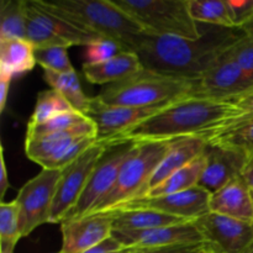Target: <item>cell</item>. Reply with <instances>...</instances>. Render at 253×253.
<instances>
[{
    "mask_svg": "<svg viewBox=\"0 0 253 253\" xmlns=\"http://www.w3.org/2000/svg\"><path fill=\"white\" fill-rule=\"evenodd\" d=\"M242 114L244 111L232 103L187 96L119 135L109 146L184 137H200L209 142Z\"/></svg>",
    "mask_w": 253,
    "mask_h": 253,
    "instance_id": "cell-1",
    "label": "cell"
},
{
    "mask_svg": "<svg viewBox=\"0 0 253 253\" xmlns=\"http://www.w3.org/2000/svg\"><path fill=\"white\" fill-rule=\"evenodd\" d=\"M197 40L148 36L137 54L142 67L153 73L197 81L235 42L244 36L239 29L210 26Z\"/></svg>",
    "mask_w": 253,
    "mask_h": 253,
    "instance_id": "cell-2",
    "label": "cell"
},
{
    "mask_svg": "<svg viewBox=\"0 0 253 253\" xmlns=\"http://www.w3.org/2000/svg\"><path fill=\"white\" fill-rule=\"evenodd\" d=\"M63 19L79 29L118 42L124 51L135 52L150 34L113 0H58L47 1Z\"/></svg>",
    "mask_w": 253,
    "mask_h": 253,
    "instance_id": "cell-3",
    "label": "cell"
},
{
    "mask_svg": "<svg viewBox=\"0 0 253 253\" xmlns=\"http://www.w3.org/2000/svg\"><path fill=\"white\" fill-rule=\"evenodd\" d=\"M195 81L153 73L143 68L135 76L106 85L96 98L108 105L146 108L194 96Z\"/></svg>",
    "mask_w": 253,
    "mask_h": 253,
    "instance_id": "cell-4",
    "label": "cell"
},
{
    "mask_svg": "<svg viewBox=\"0 0 253 253\" xmlns=\"http://www.w3.org/2000/svg\"><path fill=\"white\" fill-rule=\"evenodd\" d=\"M137 21L151 36H174L197 40L202 26L189 12L188 0H113Z\"/></svg>",
    "mask_w": 253,
    "mask_h": 253,
    "instance_id": "cell-5",
    "label": "cell"
},
{
    "mask_svg": "<svg viewBox=\"0 0 253 253\" xmlns=\"http://www.w3.org/2000/svg\"><path fill=\"white\" fill-rule=\"evenodd\" d=\"M170 142L172 141L136 142L135 150L124 163L115 185L94 212L111 211L124 203L145 197L148 192V183L167 153Z\"/></svg>",
    "mask_w": 253,
    "mask_h": 253,
    "instance_id": "cell-6",
    "label": "cell"
},
{
    "mask_svg": "<svg viewBox=\"0 0 253 253\" xmlns=\"http://www.w3.org/2000/svg\"><path fill=\"white\" fill-rule=\"evenodd\" d=\"M108 148L109 145L96 141L81 157L61 170V178L57 184L49 224H61L76 207L88 184L96 163L103 157Z\"/></svg>",
    "mask_w": 253,
    "mask_h": 253,
    "instance_id": "cell-7",
    "label": "cell"
},
{
    "mask_svg": "<svg viewBox=\"0 0 253 253\" xmlns=\"http://www.w3.org/2000/svg\"><path fill=\"white\" fill-rule=\"evenodd\" d=\"M135 147V142L109 146L103 157L96 163L78 203L64 220L76 219V217L84 216V215H89L95 211L104 198L114 188L124 163L130 157Z\"/></svg>",
    "mask_w": 253,
    "mask_h": 253,
    "instance_id": "cell-8",
    "label": "cell"
},
{
    "mask_svg": "<svg viewBox=\"0 0 253 253\" xmlns=\"http://www.w3.org/2000/svg\"><path fill=\"white\" fill-rule=\"evenodd\" d=\"M61 170L42 169L17 193L21 236L26 237L41 225L48 224Z\"/></svg>",
    "mask_w": 253,
    "mask_h": 253,
    "instance_id": "cell-9",
    "label": "cell"
},
{
    "mask_svg": "<svg viewBox=\"0 0 253 253\" xmlns=\"http://www.w3.org/2000/svg\"><path fill=\"white\" fill-rule=\"evenodd\" d=\"M195 83L194 96L232 104L253 90V81L227 51Z\"/></svg>",
    "mask_w": 253,
    "mask_h": 253,
    "instance_id": "cell-10",
    "label": "cell"
},
{
    "mask_svg": "<svg viewBox=\"0 0 253 253\" xmlns=\"http://www.w3.org/2000/svg\"><path fill=\"white\" fill-rule=\"evenodd\" d=\"M194 224L215 252L249 253L253 249V222L208 212Z\"/></svg>",
    "mask_w": 253,
    "mask_h": 253,
    "instance_id": "cell-11",
    "label": "cell"
},
{
    "mask_svg": "<svg viewBox=\"0 0 253 253\" xmlns=\"http://www.w3.org/2000/svg\"><path fill=\"white\" fill-rule=\"evenodd\" d=\"M172 103L174 101L146 108H132L108 105L95 96L91 98L86 118L90 119L95 125L96 141L109 145V142L119 135L153 116Z\"/></svg>",
    "mask_w": 253,
    "mask_h": 253,
    "instance_id": "cell-12",
    "label": "cell"
},
{
    "mask_svg": "<svg viewBox=\"0 0 253 253\" xmlns=\"http://www.w3.org/2000/svg\"><path fill=\"white\" fill-rule=\"evenodd\" d=\"M210 195L211 193L207 192L203 188L195 187L187 192L175 193V194L138 198V199L124 203L114 210H153V211L179 217V219L187 220V221H195L199 217L210 212Z\"/></svg>",
    "mask_w": 253,
    "mask_h": 253,
    "instance_id": "cell-13",
    "label": "cell"
},
{
    "mask_svg": "<svg viewBox=\"0 0 253 253\" xmlns=\"http://www.w3.org/2000/svg\"><path fill=\"white\" fill-rule=\"evenodd\" d=\"M62 249L59 253H82L111 237L114 217L111 212H93L62 221Z\"/></svg>",
    "mask_w": 253,
    "mask_h": 253,
    "instance_id": "cell-14",
    "label": "cell"
},
{
    "mask_svg": "<svg viewBox=\"0 0 253 253\" xmlns=\"http://www.w3.org/2000/svg\"><path fill=\"white\" fill-rule=\"evenodd\" d=\"M204 153L207 163L198 187L211 194L241 177L251 156L246 151L216 143H208Z\"/></svg>",
    "mask_w": 253,
    "mask_h": 253,
    "instance_id": "cell-15",
    "label": "cell"
},
{
    "mask_svg": "<svg viewBox=\"0 0 253 253\" xmlns=\"http://www.w3.org/2000/svg\"><path fill=\"white\" fill-rule=\"evenodd\" d=\"M111 236L120 242L125 249L136 247H166L174 245L199 244L205 242L194 221L142 230V231H116Z\"/></svg>",
    "mask_w": 253,
    "mask_h": 253,
    "instance_id": "cell-16",
    "label": "cell"
},
{
    "mask_svg": "<svg viewBox=\"0 0 253 253\" xmlns=\"http://www.w3.org/2000/svg\"><path fill=\"white\" fill-rule=\"evenodd\" d=\"M82 137H96V127L90 119H86L74 127L59 132L26 136L25 153L29 160L42 167L43 163L58 155L69 143Z\"/></svg>",
    "mask_w": 253,
    "mask_h": 253,
    "instance_id": "cell-17",
    "label": "cell"
},
{
    "mask_svg": "<svg viewBox=\"0 0 253 253\" xmlns=\"http://www.w3.org/2000/svg\"><path fill=\"white\" fill-rule=\"evenodd\" d=\"M210 212L253 222L252 189L244 177L235 178L210 195Z\"/></svg>",
    "mask_w": 253,
    "mask_h": 253,
    "instance_id": "cell-18",
    "label": "cell"
},
{
    "mask_svg": "<svg viewBox=\"0 0 253 253\" xmlns=\"http://www.w3.org/2000/svg\"><path fill=\"white\" fill-rule=\"evenodd\" d=\"M207 146V141L200 137H184L173 140L167 153L157 166L148 183V192L165 182L173 173L200 157L205 152Z\"/></svg>",
    "mask_w": 253,
    "mask_h": 253,
    "instance_id": "cell-19",
    "label": "cell"
},
{
    "mask_svg": "<svg viewBox=\"0 0 253 253\" xmlns=\"http://www.w3.org/2000/svg\"><path fill=\"white\" fill-rule=\"evenodd\" d=\"M142 69L138 54L128 51H123L118 56L100 63L83 64V74L86 81L99 85L118 83L135 76Z\"/></svg>",
    "mask_w": 253,
    "mask_h": 253,
    "instance_id": "cell-20",
    "label": "cell"
},
{
    "mask_svg": "<svg viewBox=\"0 0 253 253\" xmlns=\"http://www.w3.org/2000/svg\"><path fill=\"white\" fill-rule=\"evenodd\" d=\"M35 47L27 40H0V77L11 79L36 66Z\"/></svg>",
    "mask_w": 253,
    "mask_h": 253,
    "instance_id": "cell-21",
    "label": "cell"
},
{
    "mask_svg": "<svg viewBox=\"0 0 253 253\" xmlns=\"http://www.w3.org/2000/svg\"><path fill=\"white\" fill-rule=\"evenodd\" d=\"M108 212L113 214L114 230L116 231H142L187 222V220L179 217L146 209L114 210Z\"/></svg>",
    "mask_w": 253,
    "mask_h": 253,
    "instance_id": "cell-22",
    "label": "cell"
},
{
    "mask_svg": "<svg viewBox=\"0 0 253 253\" xmlns=\"http://www.w3.org/2000/svg\"><path fill=\"white\" fill-rule=\"evenodd\" d=\"M43 78L51 89L61 94L72 108L78 113L86 116L91 98H88L82 88L81 81L76 71L68 73H57V72L43 71Z\"/></svg>",
    "mask_w": 253,
    "mask_h": 253,
    "instance_id": "cell-23",
    "label": "cell"
},
{
    "mask_svg": "<svg viewBox=\"0 0 253 253\" xmlns=\"http://www.w3.org/2000/svg\"><path fill=\"white\" fill-rule=\"evenodd\" d=\"M205 163H207V158H205V153H203L197 160L190 162L185 167L180 168L179 170L169 175L165 182L151 189L145 197L152 198L161 197V195L175 194V193L187 192V190L198 187L203 172H204Z\"/></svg>",
    "mask_w": 253,
    "mask_h": 253,
    "instance_id": "cell-24",
    "label": "cell"
},
{
    "mask_svg": "<svg viewBox=\"0 0 253 253\" xmlns=\"http://www.w3.org/2000/svg\"><path fill=\"white\" fill-rule=\"evenodd\" d=\"M188 6L198 24L236 29L229 0H188Z\"/></svg>",
    "mask_w": 253,
    "mask_h": 253,
    "instance_id": "cell-25",
    "label": "cell"
},
{
    "mask_svg": "<svg viewBox=\"0 0 253 253\" xmlns=\"http://www.w3.org/2000/svg\"><path fill=\"white\" fill-rule=\"evenodd\" d=\"M208 143L237 148L251 155L253 153V113L242 114Z\"/></svg>",
    "mask_w": 253,
    "mask_h": 253,
    "instance_id": "cell-26",
    "label": "cell"
},
{
    "mask_svg": "<svg viewBox=\"0 0 253 253\" xmlns=\"http://www.w3.org/2000/svg\"><path fill=\"white\" fill-rule=\"evenodd\" d=\"M27 0L0 1V40H26Z\"/></svg>",
    "mask_w": 253,
    "mask_h": 253,
    "instance_id": "cell-27",
    "label": "cell"
},
{
    "mask_svg": "<svg viewBox=\"0 0 253 253\" xmlns=\"http://www.w3.org/2000/svg\"><path fill=\"white\" fill-rule=\"evenodd\" d=\"M22 239L20 211L16 200L0 204V252L14 251Z\"/></svg>",
    "mask_w": 253,
    "mask_h": 253,
    "instance_id": "cell-28",
    "label": "cell"
},
{
    "mask_svg": "<svg viewBox=\"0 0 253 253\" xmlns=\"http://www.w3.org/2000/svg\"><path fill=\"white\" fill-rule=\"evenodd\" d=\"M76 111L72 108L71 104L63 98L59 93L53 89L43 90L39 93L35 105L34 113L30 118L27 126H36L46 123L49 119L59 115V114Z\"/></svg>",
    "mask_w": 253,
    "mask_h": 253,
    "instance_id": "cell-29",
    "label": "cell"
},
{
    "mask_svg": "<svg viewBox=\"0 0 253 253\" xmlns=\"http://www.w3.org/2000/svg\"><path fill=\"white\" fill-rule=\"evenodd\" d=\"M26 40L35 48H47V47H72L68 41L59 37L53 31L44 26L35 16H32L27 10L26 24Z\"/></svg>",
    "mask_w": 253,
    "mask_h": 253,
    "instance_id": "cell-30",
    "label": "cell"
},
{
    "mask_svg": "<svg viewBox=\"0 0 253 253\" xmlns=\"http://www.w3.org/2000/svg\"><path fill=\"white\" fill-rule=\"evenodd\" d=\"M67 47H47V48H35L36 63L42 69L57 72V73H68L76 71L69 59Z\"/></svg>",
    "mask_w": 253,
    "mask_h": 253,
    "instance_id": "cell-31",
    "label": "cell"
},
{
    "mask_svg": "<svg viewBox=\"0 0 253 253\" xmlns=\"http://www.w3.org/2000/svg\"><path fill=\"white\" fill-rule=\"evenodd\" d=\"M96 142V137H82L78 140L73 141L69 143L67 147H64L58 155L52 157L51 160L43 163L42 169H53V170H62L66 167H68L71 163L78 157H81L89 147Z\"/></svg>",
    "mask_w": 253,
    "mask_h": 253,
    "instance_id": "cell-32",
    "label": "cell"
},
{
    "mask_svg": "<svg viewBox=\"0 0 253 253\" xmlns=\"http://www.w3.org/2000/svg\"><path fill=\"white\" fill-rule=\"evenodd\" d=\"M86 116L78 111H68V113L59 114L54 118L49 119L46 123L36 126H27L26 136H40L47 135V133L59 132V131L68 130V128L74 127L78 124L83 123L86 120Z\"/></svg>",
    "mask_w": 253,
    "mask_h": 253,
    "instance_id": "cell-33",
    "label": "cell"
},
{
    "mask_svg": "<svg viewBox=\"0 0 253 253\" xmlns=\"http://www.w3.org/2000/svg\"><path fill=\"white\" fill-rule=\"evenodd\" d=\"M84 63L83 64H95L100 62L108 61L113 57L118 56L124 51L123 47L118 42L109 39L94 40L89 44L84 47Z\"/></svg>",
    "mask_w": 253,
    "mask_h": 253,
    "instance_id": "cell-34",
    "label": "cell"
},
{
    "mask_svg": "<svg viewBox=\"0 0 253 253\" xmlns=\"http://www.w3.org/2000/svg\"><path fill=\"white\" fill-rule=\"evenodd\" d=\"M227 54L239 63L245 73L253 81V40L244 35L227 49Z\"/></svg>",
    "mask_w": 253,
    "mask_h": 253,
    "instance_id": "cell-35",
    "label": "cell"
},
{
    "mask_svg": "<svg viewBox=\"0 0 253 253\" xmlns=\"http://www.w3.org/2000/svg\"><path fill=\"white\" fill-rule=\"evenodd\" d=\"M212 250L207 242L187 245H174L166 247H136L126 249L124 253H205Z\"/></svg>",
    "mask_w": 253,
    "mask_h": 253,
    "instance_id": "cell-36",
    "label": "cell"
},
{
    "mask_svg": "<svg viewBox=\"0 0 253 253\" xmlns=\"http://www.w3.org/2000/svg\"><path fill=\"white\" fill-rule=\"evenodd\" d=\"M234 12L235 27L241 29L253 17V0H229Z\"/></svg>",
    "mask_w": 253,
    "mask_h": 253,
    "instance_id": "cell-37",
    "label": "cell"
},
{
    "mask_svg": "<svg viewBox=\"0 0 253 253\" xmlns=\"http://www.w3.org/2000/svg\"><path fill=\"white\" fill-rule=\"evenodd\" d=\"M125 250L126 249L120 244V242L116 241V240L111 236L109 237L108 240L101 242V244L96 245V246L91 247V249L86 250V251L82 253H124Z\"/></svg>",
    "mask_w": 253,
    "mask_h": 253,
    "instance_id": "cell-38",
    "label": "cell"
},
{
    "mask_svg": "<svg viewBox=\"0 0 253 253\" xmlns=\"http://www.w3.org/2000/svg\"><path fill=\"white\" fill-rule=\"evenodd\" d=\"M9 187L10 182L9 178H7L6 165H5L4 150H1V155H0V199H1V203H4L5 193H6L7 188Z\"/></svg>",
    "mask_w": 253,
    "mask_h": 253,
    "instance_id": "cell-39",
    "label": "cell"
},
{
    "mask_svg": "<svg viewBox=\"0 0 253 253\" xmlns=\"http://www.w3.org/2000/svg\"><path fill=\"white\" fill-rule=\"evenodd\" d=\"M234 104L244 113H253V90L237 99L236 101H234Z\"/></svg>",
    "mask_w": 253,
    "mask_h": 253,
    "instance_id": "cell-40",
    "label": "cell"
},
{
    "mask_svg": "<svg viewBox=\"0 0 253 253\" xmlns=\"http://www.w3.org/2000/svg\"><path fill=\"white\" fill-rule=\"evenodd\" d=\"M10 83H11V79L0 77V111H4L5 105H6L7 95H9L10 90Z\"/></svg>",
    "mask_w": 253,
    "mask_h": 253,
    "instance_id": "cell-41",
    "label": "cell"
},
{
    "mask_svg": "<svg viewBox=\"0 0 253 253\" xmlns=\"http://www.w3.org/2000/svg\"><path fill=\"white\" fill-rule=\"evenodd\" d=\"M244 179L246 180L247 184L250 185V188L253 190V153L250 156V161L247 163L246 168L244 170V174H242Z\"/></svg>",
    "mask_w": 253,
    "mask_h": 253,
    "instance_id": "cell-42",
    "label": "cell"
},
{
    "mask_svg": "<svg viewBox=\"0 0 253 253\" xmlns=\"http://www.w3.org/2000/svg\"><path fill=\"white\" fill-rule=\"evenodd\" d=\"M240 30H241V31L244 32L245 36L249 37V39L253 40V17H252L251 20H250L249 22H247L246 25H244V26H242Z\"/></svg>",
    "mask_w": 253,
    "mask_h": 253,
    "instance_id": "cell-43",
    "label": "cell"
},
{
    "mask_svg": "<svg viewBox=\"0 0 253 253\" xmlns=\"http://www.w3.org/2000/svg\"><path fill=\"white\" fill-rule=\"evenodd\" d=\"M205 253H217V252H215L214 250H210V251H208V252H205Z\"/></svg>",
    "mask_w": 253,
    "mask_h": 253,
    "instance_id": "cell-44",
    "label": "cell"
},
{
    "mask_svg": "<svg viewBox=\"0 0 253 253\" xmlns=\"http://www.w3.org/2000/svg\"><path fill=\"white\" fill-rule=\"evenodd\" d=\"M0 253H14V251H9V252H0Z\"/></svg>",
    "mask_w": 253,
    "mask_h": 253,
    "instance_id": "cell-45",
    "label": "cell"
},
{
    "mask_svg": "<svg viewBox=\"0 0 253 253\" xmlns=\"http://www.w3.org/2000/svg\"><path fill=\"white\" fill-rule=\"evenodd\" d=\"M249 253H253V249H252V250H251V251H250Z\"/></svg>",
    "mask_w": 253,
    "mask_h": 253,
    "instance_id": "cell-46",
    "label": "cell"
},
{
    "mask_svg": "<svg viewBox=\"0 0 253 253\" xmlns=\"http://www.w3.org/2000/svg\"><path fill=\"white\" fill-rule=\"evenodd\" d=\"M252 197H253V190H252Z\"/></svg>",
    "mask_w": 253,
    "mask_h": 253,
    "instance_id": "cell-47",
    "label": "cell"
},
{
    "mask_svg": "<svg viewBox=\"0 0 253 253\" xmlns=\"http://www.w3.org/2000/svg\"><path fill=\"white\" fill-rule=\"evenodd\" d=\"M58 253H59V252H58Z\"/></svg>",
    "mask_w": 253,
    "mask_h": 253,
    "instance_id": "cell-48",
    "label": "cell"
}]
</instances>
